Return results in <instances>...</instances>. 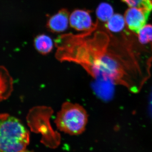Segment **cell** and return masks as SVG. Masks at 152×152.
<instances>
[{"label":"cell","instance_id":"cell-1","mask_svg":"<svg viewBox=\"0 0 152 152\" xmlns=\"http://www.w3.org/2000/svg\"><path fill=\"white\" fill-rule=\"evenodd\" d=\"M29 142V133L20 120L7 114H0V152L21 151Z\"/></svg>","mask_w":152,"mask_h":152},{"label":"cell","instance_id":"cell-2","mask_svg":"<svg viewBox=\"0 0 152 152\" xmlns=\"http://www.w3.org/2000/svg\"><path fill=\"white\" fill-rule=\"evenodd\" d=\"M88 121V115L83 107L66 102L57 114L55 123L60 131L77 135L84 132Z\"/></svg>","mask_w":152,"mask_h":152},{"label":"cell","instance_id":"cell-3","mask_svg":"<svg viewBox=\"0 0 152 152\" xmlns=\"http://www.w3.org/2000/svg\"><path fill=\"white\" fill-rule=\"evenodd\" d=\"M151 11L137 7H130L125 12L124 18L128 28L137 34L145 26Z\"/></svg>","mask_w":152,"mask_h":152},{"label":"cell","instance_id":"cell-4","mask_svg":"<svg viewBox=\"0 0 152 152\" xmlns=\"http://www.w3.org/2000/svg\"><path fill=\"white\" fill-rule=\"evenodd\" d=\"M69 24L75 30L86 33L92 32L97 27L93 23L89 11L84 10H75L69 16Z\"/></svg>","mask_w":152,"mask_h":152},{"label":"cell","instance_id":"cell-5","mask_svg":"<svg viewBox=\"0 0 152 152\" xmlns=\"http://www.w3.org/2000/svg\"><path fill=\"white\" fill-rule=\"evenodd\" d=\"M69 16L66 9H62L48 19L47 23L48 28L54 33L64 31L67 29L69 23Z\"/></svg>","mask_w":152,"mask_h":152},{"label":"cell","instance_id":"cell-6","mask_svg":"<svg viewBox=\"0 0 152 152\" xmlns=\"http://www.w3.org/2000/svg\"><path fill=\"white\" fill-rule=\"evenodd\" d=\"M34 45L37 51L42 55L49 54L53 48L51 38L44 34L39 35L35 38Z\"/></svg>","mask_w":152,"mask_h":152},{"label":"cell","instance_id":"cell-7","mask_svg":"<svg viewBox=\"0 0 152 152\" xmlns=\"http://www.w3.org/2000/svg\"><path fill=\"white\" fill-rule=\"evenodd\" d=\"M126 22L124 17L120 14L113 15L107 22L106 23L107 28L114 33L119 32L125 27Z\"/></svg>","mask_w":152,"mask_h":152},{"label":"cell","instance_id":"cell-8","mask_svg":"<svg viewBox=\"0 0 152 152\" xmlns=\"http://www.w3.org/2000/svg\"><path fill=\"white\" fill-rule=\"evenodd\" d=\"M96 14L99 20L106 23L113 15V10L110 4L101 3L96 9Z\"/></svg>","mask_w":152,"mask_h":152},{"label":"cell","instance_id":"cell-9","mask_svg":"<svg viewBox=\"0 0 152 152\" xmlns=\"http://www.w3.org/2000/svg\"><path fill=\"white\" fill-rule=\"evenodd\" d=\"M139 40L142 44H146L152 42V25L144 26L137 34Z\"/></svg>","mask_w":152,"mask_h":152},{"label":"cell","instance_id":"cell-10","mask_svg":"<svg viewBox=\"0 0 152 152\" xmlns=\"http://www.w3.org/2000/svg\"><path fill=\"white\" fill-rule=\"evenodd\" d=\"M130 7H137L145 9L151 12L152 0H122Z\"/></svg>","mask_w":152,"mask_h":152},{"label":"cell","instance_id":"cell-11","mask_svg":"<svg viewBox=\"0 0 152 152\" xmlns=\"http://www.w3.org/2000/svg\"><path fill=\"white\" fill-rule=\"evenodd\" d=\"M150 111H151V115L152 118V94L151 95V100H150Z\"/></svg>","mask_w":152,"mask_h":152},{"label":"cell","instance_id":"cell-12","mask_svg":"<svg viewBox=\"0 0 152 152\" xmlns=\"http://www.w3.org/2000/svg\"><path fill=\"white\" fill-rule=\"evenodd\" d=\"M20 152H32L30 151H27V150H26V149L23 150V151H21Z\"/></svg>","mask_w":152,"mask_h":152}]
</instances>
